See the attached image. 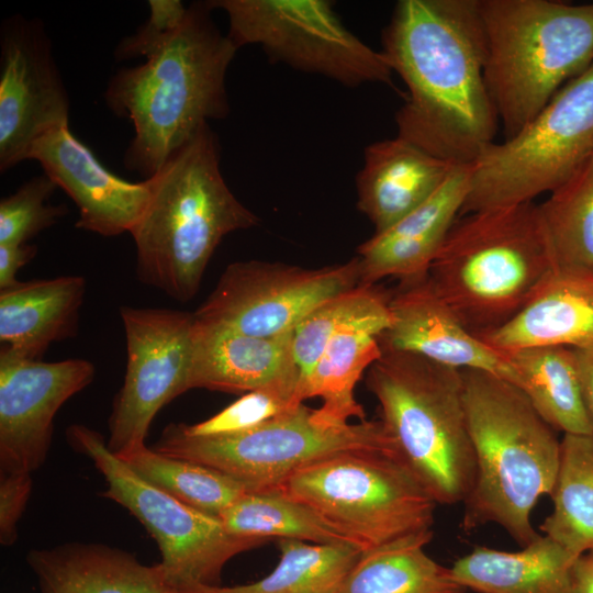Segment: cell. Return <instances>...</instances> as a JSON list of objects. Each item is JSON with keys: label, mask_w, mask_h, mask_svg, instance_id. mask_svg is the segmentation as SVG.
<instances>
[{"label": "cell", "mask_w": 593, "mask_h": 593, "mask_svg": "<svg viewBox=\"0 0 593 593\" xmlns=\"http://www.w3.org/2000/svg\"><path fill=\"white\" fill-rule=\"evenodd\" d=\"M381 52L407 88L395 114L398 136L454 165H471L499 125L484 81L479 0L399 1Z\"/></svg>", "instance_id": "6da1fadb"}, {"label": "cell", "mask_w": 593, "mask_h": 593, "mask_svg": "<svg viewBox=\"0 0 593 593\" xmlns=\"http://www.w3.org/2000/svg\"><path fill=\"white\" fill-rule=\"evenodd\" d=\"M210 2H194L178 31L142 65L122 68L108 83V107L131 120L127 169L145 179L209 124L228 111L226 72L237 48L211 18Z\"/></svg>", "instance_id": "7a4b0ae2"}, {"label": "cell", "mask_w": 593, "mask_h": 593, "mask_svg": "<svg viewBox=\"0 0 593 593\" xmlns=\"http://www.w3.org/2000/svg\"><path fill=\"white\" fill-rule=\"evenodd\" d=\"M148 204L132 232L139 281L187 302L230 233L259 225L220 169L217 137L205 125L153 177Z\"/></svg>", "instance_id": "3957f363"}, {"label": "cell", "mask_w": 593, "mask_h": 593, "mask_svg": "<svg viewBox=\"0 0 593 593\" xmlns=\"http://www.w3.org/2000/svg\"><path fill=\"white\" fill-rule=\"evenodd\" d=\"M460 372L475 459L461 527L472 530L493 523L526 547L540 536L532 525V511L552 491L561 440L518 387L481 370Z\"/></svg>", "instance_id": "277c9868"}, {"label": "cell", "mask_w": 593, "mask_h": 593, "mask_svg": "<svg viewBox=\"0 0 593 593\" xmlns=\"http://www.w3.org/2000/svg\"><path fill=\"white\" fill-rule=\"evenodd\" d=\"M461 216L427 278L478 336L511 320L557 265L539 204L534 201Z\"/></svg>", "instance_id": "5b68a950"}, {"label": "cell", "mask_w": 593, "mask_h": 593, "mask_svg": "<svg viewBox=\"0 0 593 593\" xmlns=\"http://www.w3.org/2000/svg\"><path fill=\"white\" fill-rule=\"evenodd\" d=\"M484 81L505 138L593 63V3L479 0Z\"/></svg>", "instance_id": "8992f818"}, {"label": "cell", "mask_w": 593, "mask_h": 593, "mask_svg": "<svg viewBox=\"0 0 593 593\" xmlns=\"http://www.w3.org/2000/svg\"><path fill=\"white\" fill-rule=\"evenodd\" d=\"M367 385L403 459L437 504L463 503L475 478L461 372L418 355L382 351Z\"/></svg>", "instance_id": "52a82bcc"}, {"label": "cell", "mask_w": 593, "mask_h": 593, "mask_svg": "<svg viewBox=\"0 0 593 593\" xmlns=\"http://www.w3.org/2000/svg\"><path fill=\"white\" fill-rule=\"evenodd\" d=\"M279 489L362 551L432 530L437 505L395 447L329 456L300 468Z\"/></svg>", "instance_id": "ba28073f"}, {"label": "cell", "mask_w": 593, "mask_h": 593, "mask_svg": "<svg viewBox=\"0 0 593 593\" xmlns=\"http://www.w3.org/2000/svg\"><path fill=\"white\" fill-rule=\"evenodd\" d=\"M593 157V63L518 133L485 146L471 164L460 215L550 193Z\"/></svg>", "instance_id": "9c48e42d"}, {"label": "cell", "mask_w": 593, "mask_h": 593, "mask_svg": "<svg viewBox=\"0 0 593 593\" xmlns=\"http://www.w3.org/2000/svg\"><path fill=\"white\" fill-rule=\"evenodd\" d=\"M396 448L379 421L340 427L320 423L304 403L242 433L189 436L169 424L154 447L165 456L213 468L239 482L246 492L279 489L296 470L346 451Z\"/></svg>", "instance_id": "30bf717a"}, {"label": "cell", "mask_w": 593, "mask_h": 593, "mask_svg": "<svg viewBox=\"0 0 593 593\" xmlns=\"http://www.w3.org/2000/svg\"><path fill=\"white\" fill-rule=\"evenodd\" d=\"M67 439L104 477L107 490L102 495L128 510L156 540L161 555L158 564L174 590L219 585L230 559L266 542L228 533L221 518L148 483L112 454L103 436L94 429L71 425Z\"/></svg>", "instance_id": "8fae6325"}, {"label": "cell", "mask_w": 593, "mask_h": 593, "mask_svg": "<svg viewBox=\"0 0 593 593\" xmlns=\"http://www.w3.org/2000/svg\"><path fill=\"white\" fill-rule=\"evenodd\" d=\"M228 18L227 37L238 49L259 45L278 63L347 87L379 82L394 88L381 51L351 33L325 0H217Z\"/></svg>", "instance_id": "7c38bea8"}, {"label": "cell", "mask_w": 593, "mask_h": 593, "mask_svg": "<svg viewBox=\"0 0 593 593\" xmlns=\"http://www.w3.org/2000/svg\"><path fill=\"white\" fill-rule=\"evenodd\" d=\"M359 259L309 269L283 262L236 261L193 313L199 323L256 337L291 333L318 305L360 284Z\"/></svg>", "instance_id": "4fadbf2b"}, {"label": "cell", "mask_w": 593, "mask_h": 593, "mask_svg": "<svg viewBox=\"0 0 593 593\" xmlns=\"http://www.w3.org/2000/svg\"><path fill=\"white\" fill-rule=\"evenodd\" d=\"M126 343V370L109 417L107 446L123 457L145 445L158 411L189 389L193 313L120 307Z\"/></svg>", "instance_id": "5bb4252c"}, {"label": "cell", "mask_w": 593, "mask_h": 593, "mask_svg": "<svg viewBox=\"0 0 593 593\" xmlns=\"http://www.w3.org/2000/svg\"><path fill=\"white\" fill-rule=\"evenodd\" d=\"M69 99L41 21L21 15L0 37V170L23 160L33 143L68 125Z\"/></svg>", "instance_id": "9a60e30c"}, {"label": "cell", "mask_w": 593, "mask_h": 593, "mask_svg": "<svg viewBox=\"0 0 593 593\" xmlns=\"http://www.w3.org/2000/svg\"><path fill=\"white\" fill-rule=\"evenodd\" d=\"M92 362H47L0 350V473H32L46 459L61 405L89 385Z\"/></svg>", "instance_id": "2e32d148"}, {"label": "cell", "mask_w": 593, "mask_h": 593, "mask_svg": "<svg viewBox=\"0 0 593 593\" xmlns=\"http://www.w3.org/2000/svg\"><path fill=\"white\" fill-rule=\"evenodd\" d=\"M36 160L79 210L76 227L102 236L131 233L152 194L153 180H124L108 170L68 125L48 131L30 148Z\"/></svg>", "instance_id": "e0dca14e"}, {"label": "cell", "mask_w": 593, "mask_h": 593, "mask_svg": "<svg viewBox=\"0 0 593 593\" xmlns=\"http://www.w3.org/2000/svg\"><path fill=\"white\" fill-rule=\"evenodd\" d=\"M389 306L391 323L379 336L382 351L410 353L458 370L485 371L517 387L506 355L469 331L427 276L400 282Z\"/></svg>", "instance_id": "ac0fdd59"}, {"label": "cell", "mask_w": 593, "mask_h": 593, "mask_svg": "<svg viewBox=\"0 0 593 593\" xmlns=\"http://www.w3.org/2000/svg\"><path fill=\"white\" fill-rule=\"evenodd\" d=\"M471 165L454 167L444 183L418 208L358 247L360 283L393 277L400 282L425 278L460 215L470 184Z\"/></svg>", "instance_id": "d6986e66"}, {"label": "cell", "mask_w": 593, "mask_h": 593, "mask_svg": "<svg viewBox=\"0 0 593 593\" xmlns=\"http://www.w3.org/2000/svg\"><path fill=\"white\" fill-rule=\"evenodd\" d=\"M293 332L256 337L194 320L189 389L243 394L272 387L298 389Z\"/></svg>", "instance_id": "ffe728a7"}, {"label": "cell", "mask_w": 593, "mask_h": 593, "mask_svg": "<svg viewBox=\"0 0 593 593\" xmlns=\"http://www.w3.org/2000/svg\"><path fill=\"white\" fill-rule=\"evenodd\" d=\"M455 166L400 136L374 142L356 177L357 208L381 233L424 203Z\"/></svg>", "instance_id": "44dd1931"}, {"label": "cell", "mask_w": 593, "mask_h": 593, "mask_svg": "<svg viewBox=\"0 0 593 593\" xmlns=\"http://www.w3.org/2000/svg\"><path fill=\"white\" fill-rule=\"evenodd\" d=\"M478 337L502 353L593 346V273L553 270L511 320Z\"/></svg>", "instance_id": "7402d4cb"}, {"label": "cell", "mask_w": 593, "mask_h": 593, "mask_svg": "<svg viewBox=\"0 0 593 593\" xmlns=\"http://www.w3.org/2000/svg\"><path fill=\"white\" fill-rule=\"evenodd\" d=\"M86 289L83 277L60 276L0 290V350L41 359L53 343L74 337Z\"/></svg>", "instance_id": "603a6c76"}, {"label": "cell", "mask_w": 593, "mask_h": 593, "mask_svg": "<svg viewBox=\"0 0 593 593\" xmlns=\"http://www.w3.org/2000/svg\"><path fill=\"white\" fill-rule=\"evenodd\" d=\"M27 562L41 593H176L159 564L99 544L32 550Z\"/></svg>", "instance_id": "cb8c5ba5"}, {"label": "cell", "mask_w": 593, "mask_h": 593, "mask_svg": "<svg viewBox=\"0 0 593 593\" xmlns=\"http://www.w3.org/2000/svg\"><path fill=\"white\" fill-rule=\"evenodd\" d=\"M391 323L390 306L342 325L327 342L307 379L296 391L303 403L322 399L315 409L316 419L327 426L340 427L350 418L366 421L363 407L355 399V387L367 368L381 355L380 334Z\"/></svg>", "instance_id": "d4e9b609"}, {"label": "cell", "mask_w": 593, "mask_h": 593, "mask_svg": "<svg viewBox=\"0 0 593 593\" xmlns=\"http://www.w3.org/2000/svg\"><path fill=\"white\" fill-rule=\"evenodd\" d=\"M577 558L540 535L519 551L478 547L450 569L461 585L478 593H573Z\"/></svg>", "instance_id": "484cf974"}, {"label": "cell", "mask_w": 593, "mask_h": 593, "mask_svg": "<svg viewBox=\"0 0 593 593\" xmlns=\"http://www.w3.org/2000/svg\"><path fill=\"white\" fill-rule=\"evenodd\" d=\"M526 394L539 415L564 434H593L572 348L527 347L504 351Z\"/></svg>", "instance_id": "4316f807"}, {"label": "cell", "mask_w": 593, "mask_h": 593, "mask_svg": "<svg viewBox=\"0 0 593 593\" xmlns=\"http://www.w3.org/2000/svg\"><path fill=\"white\" fill-rule=\"evenodd\" d=\"M433 530L363 551L335 593H466L451 569L425 552Z\"/></svg>", "instance_id": "83f0119b"}, {"label": "cell", "mask_w": 593, "mask_h": 593, "mask_svg": "<svg viewBox=\"0 0 593 593\" xmlns=\"http://www.w3.org/2000/svg\"><path fill=\"white\" fill-rule=\"evenodd\" d=\"M280 560L265 578L245 585H194L176 593H335L363 552L346 544L280 539Z\"/></svg>", "instance_id": "f1b7e54d"}, {"label": "cell", "mask_w": 593, "mask_h": 593, "mask_svg": "<svg viewBox=\"0 0 593 593\" xmlns=\"http://www.w3.org/2000/svg\"><path fill=\"white\" fill-rule=\"evenodd\" d=\"M550 496L553 508L539 527L542 535L575 557L593 552V434H564Z\"/></svg>", "instance_id": "f546056e"}, {"label": "cell", "mask_w": 593, "mask_h": 593, "mask_svg": "<svg viewBox=\"0 0 593 593\" xmlns=\"http://www.w3.org/2000/svg\"><path fill=\"white\" fill-rule=\"evenodd\" d=\"M220 518L228 533L240 537L358 547L310 506L280 489L246 492Z\"/></svg>", "instance_id": "4dcf8cb0"}, {"label": "cell", "mask_w": 593, "mask_h": 593, "mask_svg": "<svg viewBox=\"0 0 593 593\" xmlns=\"http://www.w3.org/2000/svg\"><path fill=\"white\" fill-rule=\"evenodd\" d=\"M121 458L137 475L182 503L219 517L245 493L233 478L144 446Z\"/></svg>", "instance_id": "1f68e13d"}, {"label": "cell", "mask_w": 593, "mask_h": 593, "mask_svg": "<svg viewBox=\"0 0 593 593\" xmlns=\"http://www.w3.org/2000/svg\"><path fill=\"white\" fill-rule=\"evenodd\" d=\"M539 209L557 269L593 273V157Z\"/></svg>", "instance_id": "d6a6232c"}, {"label": "cell", "mask_w": 593, "mask_h": 593, "mask_svg": "<svg viewBox=\"0 0 593 593\" xmlns=\"http://www.w3.org/2000/svg\"><path fill=\"white\" fill-rule=\"evenodd\" d=\"M389 301L390 296L374 284L360 283L314 309L293 332V355L299 370L298 389L307 379L327 342L342 325L387 310Z\"/></svg>", "instance_id": "836d02e7"}, {"label": "cell", "mask_w": 593, "mask_h": 593, "mask_svg": "<svg viewBox=\"0 0 593 593\" xmlns=\"http://www.w3.org/2000/svg\"><path fill=\"white\" fill-rule=\"evenodd\" d=\"M57 188L41 175L24 182L0 201V244H26L40 232L54 225L68 212L64 204L48 203Z\"/></svg>", "instance_id": "e575fe53"}, {"label": "cell", "mask_w": 593, "mask_h": 593, "mask_svg": "<svg viewBox=\"0 0 593 593\" xmlns=\"http://www.w3.org/2000/svg\"><path fill=\"white\" fill-rule=\"evenodd\" d=\"M294 387H272L243 394L238 400L193 425L179 424L189 436H217L246 432L300 405Z\"/></svg>", "instance_id": "d590c367"}, {"label": "cell", "mask_w": 593, "mask_h": 593, "mask_svg": "<svg viewBox=\"0 0 593 593\" xmlns=\"http://www.w3.org/2000/svg\"><path fill=\"white\" fill-rule=\"evenodd\" d=\"M148 7V20L116 46L118 60L147 58L178 31L188 11V7L179 0H149Z\"/></svg>", "instance_id": "8d00e7d4"}, {"label": "cell", "mask_w": 593, "mask_h": 593, "mask_svg": "<svg viewBox=\"0 0 593 593\" xmlns=\"http://www.w3.org/2000/svg\"><path fill=\"white\" fill-rule=\"evenodd\" d=\"M32 490L30 473H0V541L14 544L16 525Z\"/></svg>", "instance_id": "74e56055"}, {"label": "cell", "mask_w": 593, "mask_h": 593, "mask_svg": "<svg viewBox=\"0 0 593 593\" xmlns=\"http://www.w3.org/2000/svg\"><path fill=\"white\" fill-rule=\"evenodd\" d=\"M37 254V247L31 244H0V290L14 287L20 282L16 272Z\"/></svg>", "instance_id": "f35d334b"}, {"label": "cell", "mask_w": 593, "mask_h": 593, "mask_svg": "<svg viewBox=\"0 0 593 593\" xmlns=\"http://www.w3.org/2000/svg\"><path fill=\"white\" fill-rule=\"evenodd\" d=\"M572 349L577 359L585 406L593 422V346Z\"/></svg>", "instance_id": "ab89813d"}, {"label": "cell", "mask_w": 593, "mask_h": 593, "mask_svg": "<svg viewBox=\"0 0 593 593\" xmlns=\"http://www.w3.org/2000/svg\"><path fill=\"white\" fill-rule=\"evenodd\" d=\"M573 593H593V552L580 555L572 566Z\"/></svg>", "instance_id": "60d3db41"}]
</instances>
